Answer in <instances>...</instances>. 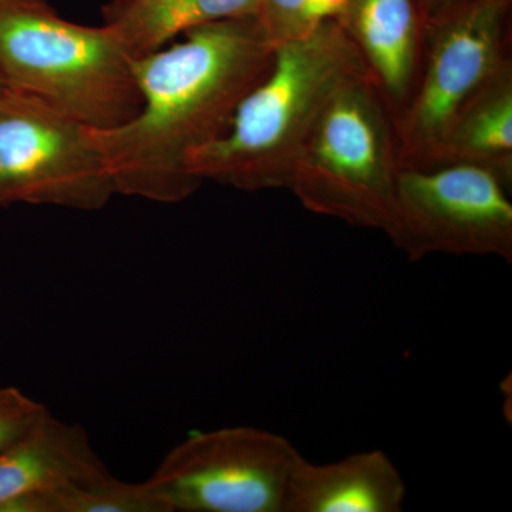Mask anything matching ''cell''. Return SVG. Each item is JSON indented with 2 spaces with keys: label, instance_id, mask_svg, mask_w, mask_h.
<instances>
[{
  "label": "cell",
  "instance_id": "cell-2",
  "mask_svg": "<svg viewBox=\"0 0 512 512\" xmlns=\"http://www.w3.org/2000/svg\"><path fill=\"white\" fill-rule=\"evenodd\" d=\"M373 79L338 18L302 39L276 46L264 80L239 104L227 133L188 157L198 181L237 190H282L306 140L342 90Z\"/></svg>",
  "mask_w": 512,
  "mask_h": 512
},
{
  "label": "cell",
  "instance_id": "cell-11",
  "mask_svg": "<svg viewBox=\"0 0 512 512\" xmlns=\"http://www.w3.org/2000/svg\"><path fill=\"white\" fill-rule=\"evenodd\" d=\"M406 494L402 474L382 450L326 464L301 456L289 476L284 512H399Z\"/></svg>",
  "mask_w": 512,
  "mask_h": 512
},
{
  "label": "cell",
  "instance_id": "cell-18",
  "mask_svg": "<svg viewBox=\"0 0 512 512\" xmlns=\"http://www.w3.org/2000/svg\"><path fill=\"white\" fill-rule=\"evenodd\" d=\"M0 84H3V82H2V77H0Z\"/></svg>",
  "mask_w": 512,
  "mask_h": 512
},
{
  "label": "cell",
  "instance_id": "cell-15",
  "mask_svg": "<svg viewBox=\"0 0 512 512\" xmlns=\"http://www.w3.org/2000/svg\"><path fill=\"white\" fill-rule=\"evenodd\" d=\"M256 18L275 46L302 39L323 22L313 0H261Z\"/></svg>",
  "mask_w": 512,
  "mask_h": 512
},
{
  "label": "cell",
  "instance_id": "cell-14",
  "mask_svg": "<svg viewBox=\"0 0 512 512\" xmlns=\"http://www.w3.org/2000/svg\"><path fill=\"white\" fill-rule=\"evenodd\" d=\"M10 512H167L146 481L127 483L104 474L19 501Z\"/></svg>",
  "mask_w": 512,
  "mask_h": 512
},
{
  "label": "cell",
  "instance_id": "cell-16",
  "mask_svg": "<svg viewBox=\"0 0 512 512\" xmlns=\"http://www.w3.org/2000/svg\"><path fill=\"white\" fill-rule=\"evenodd\" d=\"M49 412L18 387H0V450L15 443Z\"/></svg>",
  "mask_w": 512,
  "mask_h": 512
},
{
  "label": "cell",
  "instance_id": "cell-1",
  "mask_svg": "<svg viewBox=\"0 0 512 512\" xmlns=\"http://www.w3.org/2000/svg\"><path fill=\"white\" fill-rule=\"evenodd\" d=\"M276 46L256 16L208 23L134 62L141 109L109 130L89 131L116 194L175 204L201 181L188 157L224 136L239 104L265 79Z\"/></svg>",
  "mask_w": 512,
  "mask_h": 512
},
{
  "label": "cell",
  "instance_id": "cell-3",
  "mask_svg": "<svg viewBox=\"0 0 512 512\" xmlns=\"http://www.w3.org/2000/svg\"><path fill=\"white\" fill-rule=\"evenodd\" d=\"M136 59L113 29L60 18L46 0H0V77L93 130L137 116Z\"/></svg>",
  "mask_w": 512,
  "mask_h": 512
},
{
  "label": "cell",
  "instance_id": "cell-8",
  "mask_svg": "<svg viewBox=\"0 0 512 512\" xmlns=\"http://www.w3.org/2000/svg\"><path fill=\"white\" fill-rule=\"evenodd\" d=\"M116 194L87 127L0 84V207L99 211Z\"/></svg>",
  "mask_w": 512,
  "mask_h": 512
},
{
  "label": "cell",
  "instance_id": "cell-10",
  "mask_svg": "<svg viewBox=\"0 0 512 512\" xmlns=\"http://www.w3.org/2000/svg\"><path fill=\"white\" fill-rule=\"evenodd\" d=\"M355 40L393 121L419 77L424 36L414 0H349L336 16Z\"/></svg>",
  "mask_w": 512,
  "mask_h": 512
},
{
  "label": "cell",
  "instance_id": "cell-17",
  "mask_svg": "<svg viewBox=\"0 0 512 512\" xmlns=\"http://www.w3.org/2000/svg\"><path fill=\"white\" fill-rule=\"evenodd\" d=\"M316 12L323 20L336 18L348 6L349 0H313Z\"/></svg>",
  "mask_w": 512,
  "mask_h": 512
},
{
  "label": "cell",
  "instance_id": "cell-13",
  "mask_svg": "<svg viewBox=\"0 0 512 512\" xmlns=\"http://www.w3.org/2000/svg\"><path fill=\"white\" fill-rule=\"evenodd\" d=\"M480 165L505 184L512 178V73L494 83L457 121L443 163Z\"/></svg>",
  "mask_w": 512,
  "mask_h": 512
},
{
  "label": "cell",
  "instance_id": "cell-4",
  "mask_svg": "<svg viewBox=\"0 0 512 512\" xmlns=\"http://www.w3.org/2000/svg\"><path fill=\"white\" fill-rule=\"evenodd\" d=\"M399 168L392 113L375 79L360 80L322 114L286 190L315 214L384 232L392 220Z\"/></svg>",
  "mask_w": 512,
  "mask_h": 512
},
{
  "label": "cell",
  "instance_id": "cell-12",
  "mask_svg": "<svg viewBox=\"0 0 512 512\" xmlns=\"http://www.w3.org/2000/svg\"><path fill=\"white\" fill-rule=\"evenodd\" d=\"M261 0H114L104 25L119 36L133 59L163 49L174 37L225 19L258 15Z\"/></svg>",
  "mask_w": 512,
  "mask_h": 512
},
{
  "label": "cell",
  "instance_id": "cell-7",
  "mask_svg": "<svg viewBox=\"0 0 512 512\" xmlns=\"http://www.w3.org/2000/svg\"><path fill=\"white\" fill-rule=\"evenodd\" d=\"M497 174L480 165L400 167L384 234L412 261L433 254L512 261V204Z\"/></svg>",
  "mask_w": 512,
  "mask_h": 512
},
{
  "label": "cell",
  "instance_id": "cell-9",
  "mask_svg": "<svg viewBox=\"0 0 512 512\" xmlns=\"http://www.w3.org/2000/svg\"><path fill=\"white\" fill-rule=\"evenodd\" d=\"M107 473L84 427L47 412L25 436L0 450V512L33 495Z\"/></svg>",
  "mask_w": 512,
  "mask_h": 512
},
{
  "label": "cell",
  "instance_id": "cell-5",
  "mask_svg": "<svg viewBox=\"0 0 512 512\" xmlns=\"http://www.w3.org/2000/svg\"><path fill=\"white\" fill-rule=\"evenodd\" d=\"M511 0H468L424 36L419 77L394 120L400 167L433 168L457 121L511 72L507 19Z\"/></svg>",
  "mask_w": 512,
  "mask_h": 512
},
{
  "label": "cell",
  "instance_id": "cell-6",
  "mask_svg": "<svg viewBox=\"0 0 512 512\" xmlns=\"http://www.w3.org/2000/svg\"><path fill=\"white\" fill-rule=\"evenodd\" d=\"M299 457L291 441L258 427L195 431L147 483L167 512H284Z\"/></svg>",
  "mask_w": 512,
  "mask_h": 512
}]
</instances>
